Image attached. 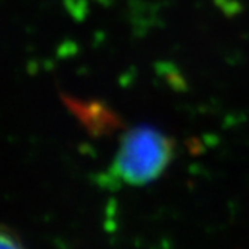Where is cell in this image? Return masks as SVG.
<instances>
[{"label":"cell","instance_id":"cell-1","mask_svg":"<svg viewBox=\"0 0 249 249\" xmlns=\"http://www.w3.org/2000/svg\"><path fill=\"white\" fill-rule=\"evenodd\" d=\"M174 156V141L153 126L141 124L122 137L108 183L143 186L161 176Z\"/></svg>","mask_w":249,"mask_h":249},{"label":"cell","instance_id":"cell-2","mask_svg":"<svg viewBox=\"0 0 249 249\" xmlns=\"http://www.w3.org/2000/svg\"><path fill=\"white\" fill-rule=\"evenodd\" d=\"M0 249H24L21 242L11 231L0 227Z\"/></svg>","mask_w":249,"mask_h":249}]
</instances>
